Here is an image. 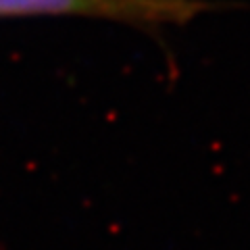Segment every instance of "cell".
I'll use <instances>...</instances> for the list:
<instances>
[{"label":"cell","mask_w":250,"mask_h":250,"mask_svg":"<svg viewBox=\"0 0 250 250\" xmlns=\"http://www.w3.org/2000/svg\"><path fill=\"white\" fill-rule=\"evenodd\" d=\"M233 6V2L219 0H0V17L77 15L156 29L163 25H188L205 13Z\"/></svg>","instance_id":"obj_1"}]
</instances>
